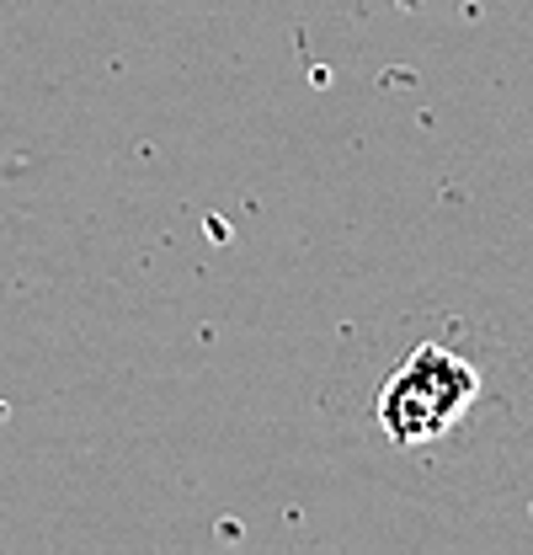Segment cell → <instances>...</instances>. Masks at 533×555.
Listing matches in <instances>:
<instances>
[{
	"instance_id": "cell-1",
	"label": "cell",
	"mask_w": 533,
	"mask_h": 555,
	"mask_svg": "<svg viewBox=\"0 0 533 555\" xmlns=\"http://www.w3.org/2000/svg\"><path fill=\"white\" fill-rule=\"evenodd\" d=\"M321 412L368 481L491 502L533 465V326L465 283L427 288L336 352Z\"/></svg>"
}]
</instances>
